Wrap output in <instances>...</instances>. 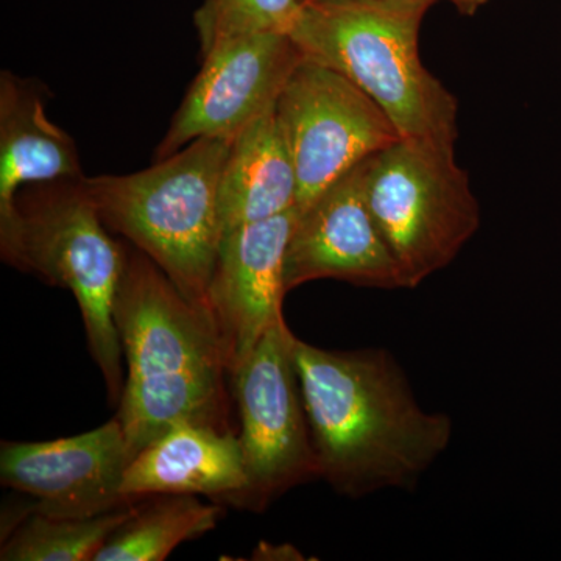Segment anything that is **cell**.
<instances>
[{
	"label": "cell",
	"mask_w": 561,
	"mask_h": 561,
	"mask_svg": "<svg viewBox=\"0 0 561 561\" xmlns=\"http://www.w3.org/2000/svg\"><path fill=\"white\" fill-rule=\"evenodd\" d=\"M298 180V209L401 139L378 103L353 81L302 57L276 103Z\"/></svg>",
	"instance_id": "8"
},
{
	"label": "cell",
	"mask_w": 561,
	"mask_h": 561,
	"mask_svg": "<svg viewBox=\"0 0 561 561\" xmlns=\"http://www.w3.org/2000/svg\"><path fill=\"white\" fill-rule=\"evenodd\" d=\"M32 186L18 195L16 228L0 253L7 264L72 291L110 400L119 404L124 353L114 305L127 247L111 238L81 180Z\"/></svg>",
	"instance_id": "5"
},
{
	"label": "cell",
	"mask_w": 561,
	"mask_h": 561,
	"mask_svg": "<svg viewBox=\"0 0 561 561\" xmlns=\"http://www.w3.org/2000/svg\"><path fill=\"white\" fill-rule=\"evenodd\" d=\"M135 504L91 518H54L27 513L3 540L0 560L94 561L95 553L131 515Z\"/></svg>",
	"instance_id": "17"
},
{
	"label": "cell",
	"mask_w": 561,
	"mask_h": 561,
	"mask_svg": "<svg viewBox=\"0 0 561 561\" xmlns=\"http://www.w3.org/2000/svg\"><path fill=\"white\" fill-rule=\"evenodd\" d=\"M298 208L221 236L209 286V317L228 371L284 320V265Z\"/></svg>",
	"instance_id": "12"
},
{
	"label": "cell",
	"mask_w": 561,
	"mask_h": 561,
	"mask_svg": "<svg viewBox=\"0 0 561 561\" xmlns=\"http://www.w3.org/2000/svg\"><path fill=\"white\" fill-rule=\"evenodd\" d=\"M301 60V51L287 33H250L210 47L154 160H164L197 139L232 142L276 108Z\"/></svg>",
	"instance_id": "9"
},
{
	"label": "cell",
	"mask_w": 561,
	"mask_h": 561,
	"mask_svg": "<svg viewBox=\"0 0 561 561\" xmlns=\"http://www.w3.org/2000/svg\"><path fill=\"white\" fill-rule=\"evenodd\" d=\"M230 146L197 139L146 171L81 179L106 228L144 251L208 317L224 236L220 176Z\"/></svg>",
	"instance_id": "4"
},
{
	"label": "cell",
	"mask_w": 561,
	"mask_h": 561,
	"mask_svg": "<svg viewBox=\"0 0 561 561\" xmlns=\"http://www.w3.org/2000/svg\"><path fill=\"white\" fill-rule=\"evenodd\" d=\"M295 337L286 320L278 321L230 371L249 478L242 508L249 511H264L294 486L320 479L295 368Z\"/></svg>",
	"instance_id": "7"
},
{
	"label": "cell",
	"mask_w": 561,
	"mask_h": 561,
	"mask_svg": "<svg viewBox=\"0 0 561 561\" xmlns=\"http://www.w3.org/2000/svg\"><path fill=\"white\" fill-rule=\"evenodd\" d=\"M306 0H203L194 22L202 55L232 36L250 33L289 35Z\"/></svg>",
	"instance_id": "18"
},
{
	"label": "cell",
	"mask_w": 561,
	"mask_h": 561,
	"mask_svg": "<svg viewBox=\"0 0 561 561\" xmlns=\"http://www.w3.org/2000/svg\"><path fill=\"white\" fill-rule=\"evenodd\" d=\"M247 490L239 435L194 423L173 426L149 443L133 457L122 483L133 504L158 494H201L242 508Z\"/></svg>",
	"instance_id": "13"
},
{
	"label": "cell",
	"mask_w": 561,
	"mask_h": 561,
	"mask_svg": "<svg viewBox=\"0 0 561 561\" xmlns=\"http://www.w3.org/2000/svg\"><path fill=\"white\" fill-rule=\"evenodd\" d=\"M298 180L276 108L232 140L221 171V231L297 208Z\"/></svg>",
	"instance_id": "15"
},
{
	"label": "cell",
	"mask_w": 561,
	"mask_h": 561,
	"mask_svg": "<svg viewBox=\"0 0 561 561\" xmlns=\"http://www.w3.org/2000/svg\"><path fill=\"white\" fill-rule=\"evenodd\" d=\"M220 504L191 494H158L136 502L131 515L95 553L94 561H161L181 542L216 529Z\"/></svg>",
	"instance_id": "16"
},
{
	"label": "cell",
	"mask_w": 561,
	"mask_h": 561,
	"mask_svg": "<svg viewBox=\"0 0 561 561\" xmlns=\"http://www.w3.org/2000/svg\"><path fill=\"white\" fill-rule=\"evenodd\" d=\"M364 162L298 209L284 265L287 291L316 279L404 289L400 268L365 202Z\"/></svg>",
	"instance_id": "11"
},
{
	"label": "cell",
	"mask_w": 561,
	"mask_h": 561,
	"mask_svg": "<svg viewBox=\"0 0 561 561\" xmlns=\"http://www.w3.org/2000/svg\"><path fill=\"white\" fill-rule=\"evenodd\" d=\"M430 0H306L289 33L302 57L353 81L402 139L456 144L459 103L420 57Z\"/></svg>",
	"instance_id": "3"
},
{
	"label": "cell",
	"mask_w": 561,
	"mask_h": 561,
	"mask_svg": "<svg viewBox=\"0 0 561 561\" xmlns=\"http://www.w3.org/2000/svg\"><path fill=\"white\" fill-rule=\"evenodd\" d=\"M294 360L320 479L339 494L409 489L448 449L451 419L421 408L389 351H330L295 337Z\"/></svg>",
	"instance_id": "1"
},
{
	"label": "cell",
	"mask_w": 561,
	"mask_h": 561,
	"mask_svg": "<svg viewBox=\"0 0 561 561\" xmlns=\"http://www.w3.org/2000/svg\"><path fill=\"white\" fill-rule=\"evenodd\" d=\"M114 321L127 364L116 419L133 457L179 424L232 431L230 371L213 321L135 245L127 247Z\"/></svg>",
	"instance_id": "2"
},
{
	"label": "cell",
	"mask_w": 561,
	"mask_h": 561,
	"mask_svg": "<svg viewBox=\"0 0 561 561\" xmlns=\"http://www.w3.org/2000/svg\"><path fill=\"white\" fill-rule=\"evenodd\" d=\"M131 460L125 432L114 419L60 440L3 442L0 481L32 497L24 515L91 518L133 504L122 494Z\"/></svg>",
	"instance_id": "10"
},
{
	"label": "cell",
	"mask_w": 561,
	"mask_h": 561,
	"mask_svg": "<svg viewBox=\"0 0 561 561\" xmlns=\"http://www.w3.org/2000/svg\"><path fill=\"white\" fill-rule=\"evenodd\" d=\"M430 2L434 3L437 2V0H430ZM446 2L453 3L461 14L472 16V14L478 13L489 0H446Z\"/></svg>",
	"instance_id": "19"
},
{
	"label": "cell",
	"mask_w": 561,
	"mask_h": 561,
	"mask_svg": "<svg viewBox=\"0 0 561 561\" xmlns=\"http://www.w3.org/2000/svg\"><path fill=\"white\" fill-rule=\"evenodd\" d=\"M72 136L47 117L43 98L9 70L0 73V245L18 224L16 201L28 184L81 180Z\"/></svg>",
	"instance_id": "14"
},
{
	"label": "cell",
	"mask_w": 561,
	"mask_h": 561,
	"mask_svg": "<svg viewBox=\"0 0 561 561\" xmlns=\"http://www.w3.org/2000/svg\"><path fill=\"white\" fill-rule=\"evenodd\" d=\"M454 146L401 138L364 162L365 202L404 289L448 267L481 227V206Z\"/></svg>",
	"instance_id": "6"
}]
</instances>
